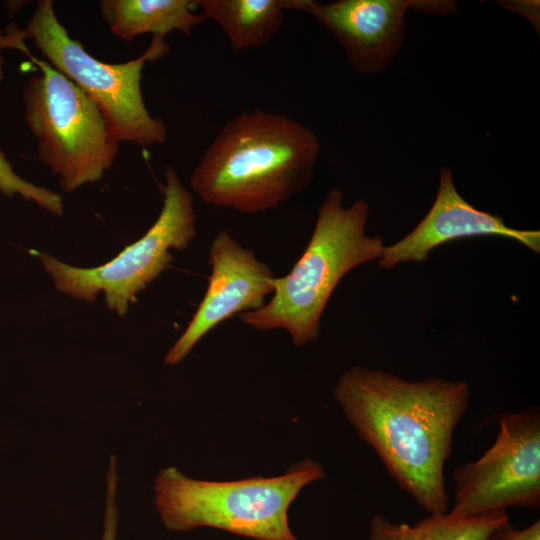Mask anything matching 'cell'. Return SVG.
I'll use <instances>...</instances> for the list:
<instances>
[{
	"mask_svg": "<svg viewBox=\"0 0 540 540\" xmlns=\"http://www.w3.org/2000/svg\"><path fill=\"white\" fill-rule=\"evenodd\" d=\"M333 396L399 488L429 514L447 512L444 466L469 406L468 384L438 377L410 381L353 366Z\"/></svg>",
	"mask_w": 540,
	"mask_h": 540,
	"instance_id": "cell-1",
	"label": "cell"
},
{
	"mask_svg": "<svg viewBox=\"0 0 540 540\" xmlns=\"http://www.w3.org/2000/svg\"><path fill=\"white\" fill-rule=\"evenodd\" d=\"M321 146L307 126L260 108L220 128L190 185L206 204L255 214L276 209L312 182Z\"/></svg>",
	"mask_w": 540,
	"mask_h": 540,
	"instance_id": "cell-2",
	"label": "cell"
},
{
	"mask_svg": "<svg viewBox=\"0 0 540 540\" xmlns=\"http://www.w3.org/2000/svg\"><path fill=\"white\" fill-rule=\"evenodd\" d=\"M344 193L330 189L320 204L310 240L292 269L276 277L271 299L241 322L256 330L283 329L295 346L314 342L324 309L339 281L355 267L380 259V236H368L369 206L364 199L343 205Z\"/></svg>",
	"mask_w": 540,
	"mask_h": 540,
	"instance_id": "cell-3",
	"label": "cell"
},
{
	"mask_svg": "<svg viewBox=\"0 0 540 540\" xmlns=\"http://www.w3.org/2000/svg\"><path fill=\"white\" fill-rule=\"evenodd\" d=\"M324 476L312 459L279 476L234 481L192 479L168 467L154 479V502L170 531L211 527L256 540H298L289 525V507L306 485Z\"/></svg>",
	"mask_w": 540,
	"mask_h": 540,
	"instance_id": "cell-4",
	"label": "cell"
},
{
	"mask_svg": "<svg viewBox=\"0 0 540 540\" xmlns=\"http://www.w3.org/2000/svg\"><path fill=\"white\" fill-rule=\"evenodd\" d=\"M4 36L19 41L33 40L46 62L97 105L114 142L126 141L146 147L166 141V124L149 113L141 90L145 63L168 53L164 37L154 36L148 49L136 59L120 64L104 63L70 37L58 20L51 0L38 1L24 30L10 26Z\"/></svg>",
	"mask_w": 540,
	"mask_h": 540,
	"instance_id": "cell-5",
	"label": "cell"
},
{
	"mask_svg": "<svg viewBox=\"0 0 540 540\" xmlns=\"http://www.w3.org/2000/svg\"><path fill=\"white\" fill-rule=\"evenodd\" d=\"M11 48L25 52L38 65L23 91L25 119L37 139L38 157L72 192L100 180L109 171L119 144L108 133L97 105L48 62L28 53L23 42Z\"/></svg>",
	"mask_w": 540,
	"mask_h": 540,
	"instance_id": "cell-6",
	"label": "cell"
},
{
	"mask_svg": "<svg viewBox=\"0 0 540 540\" xmlns=\"http://www.w3.org/2000/svg\"><path fill=\"white\" fill-rule=\"evenodd\" d=\"M162 192L163 206L155 223L111 261L79 268L50 254H39L56 288L86 302L95 301L104 292L107 307L124 316L137 294L169 267L173 259L169 250H184L196 236L193 195L170 166L165 170Z\"/></svg>",
	"mask_w": 540,
	"mask_h": 540,
	"instance_id": "cell-7",
	"label": "cell"
},
{
	"mask_svg": "<svg viewBox=\"0 0 540 540\" xmlns=\"http://www.w3.org/2000/svg\"><path fill=\"white\" fill-rule=\"evenodd\" d=\"M452 480L450 512L458 516H478L509 507H539V408L502 414L494 443L477 460L454 469Z\"/></svg>",
	"mask_w": 540,
	"mask_h": 540,
	"instance_id": "cell-8",
	"label": "cell"
},
{
	"mask_svg": "<svg viewBox=\"0 0 540 540\" xmlns=\"http://www.w3.org/2000/svg\"><path fill=\"white\" fill-rule=\"evenodd\" d=\"M429 14L456 13L450 0H292L291 10L311 15L343 47L350 64L363 74L384 70L402 46L408 9Z\"/></svg>",
	"mask_w": 540,
	"mask_h": 540,
	"instance_id": "cell-9",
	"label": "cell"
},
{
	"mask_svg": "<svg viewBox=\"0 0 540 540\" xmlns=\"http://www.w3.org/2000/svg\"><path fill=\"white\" fill-rule=\"evenodd\" d=\"M208 262V286L192 319L165 356L175 365L221 322L238 313L261 308L272 294L276 276L255 253L243 247L228 231L221 230L212 240Z\"/></svg>",
	"mask_w": 540,
	"mask_h": 540,
	"instance_id": "cell-10",
	"label": "cell"
},
{
	"mask_svg": "<svg viewBox=\"0 0 540 540\" xmlns=\"http://www.w3.org/2000/svg\"><path fill=\"white\" fill-rule=\"evenodd\" d=\"M477 236H500L540 252V232L511 228L495 214L477 209L457 191L449 168L440 169L435 201L416 227L393 245L384 246L379 268L406 262H424L430 252L446 242Z\"/></svg>",
	"mask_w": 540,
	"mask_h": 540,
	"instance_id": "cell-11",
	"label": "cell"
},
{
	"mask_svg": "<svg viewBox=\"0 0 540 540\" xmlns=\"http://www.w3.org/2000/svg\"><path fill=\"white\" fill-rule=\"evenodd\" d=\"M195 6L191 0H102L99 4L111 32L125 41L145 33L165 37L180 31L189 36L205 21L195 13Z\"/></svg>",
	"mask_w": 540,
	"mask_h": 540,
	"instance_id": "cell-12",
	"label": "cell"
},
{
	"mask_svg": "<svg viewBox=\"0 0 540 540\" xmlns=\"http://www.w3.org/2000/svg\"><path fill=\"white\" fill-rule=\"evenodd\" d=\"M205 20L216 22L234 51L267 44L281 29L291 0H195Z\"/></svg>",
	"mask_w": 540,
	"mask_h": 540,
	"instance_id": "cell-13",
	"label": "cell"
},
{
	"mask_svg": "<svg viewBox=\"0 0 540 540\" xmlns=\"http://www.w3.org/2000/svg\"><path fill=\"white\" fill-rule=\"evenodd\" d=\"M509 520L506 511L466 517L429 514L414 525L393 523L375 514L369 525L368 540H488L490 534Z\"/></svg>",
	"mask_w": 540,
	"mask_h": 540,
	"instance_id": "cell-14",
	"label": "cell"
},
{
	"mask_svg": "<svg viewBox=\"0 0 540 540\" xmlns=\"http://www.w3.org/2000/svg\"><path fill=\"white\" fill-rule=\"evenodd\" d=\"M0 191L7 197H13L15 194H18L57 216L63 213L61 196L54 191L37 186L20 177L13 170L2 151H0Z\"/></svg>",
	"mask_w": 540,
	"mask_h": 540,
	"instance_id": "cell-15",
	"label": "cell"
},
{
	"mask_svg": "<svg viewBox=\"0 0 540 540\" xmlns=\"http://www.w3.org/2000/svg\"><path fill=\"white\" fill-rule=\"evenodd\" d=\"M107 477V495H106V510L104 518V532L102 540H116L118 512L115 502V494L117 487V470L116 457H110V466L106 473Z\"/></svg>",
	"mask_w": 540,
	"mask_h": 540,
	"instance_id": "cell-16",
	"label": "cell"
},
{
	"mask_svg": "<svg viewBox=\"0 0 540 540\" xmlns=\"http://www.w3.org/2000/svg\"><path fill=\"white\" fill-rule=\"evenodd\" d=\"M488 540H540V521L537 520L523 529H515L508 521L498 526Z\"/></svg>",
	"mask_w": 540,
	"mask_h": 540,
	"instance_id": "cell-17",
	"label": "cell"
},
{
	"mask_svg": "<svg viewBox=\"0 0 540 540\" xmlns=\"http://www.w3.org/2000/svg\"><path fill=\"white\" fill-rule=\"evenodd\" d=\"M3 36V32L2 30L0 29V38ZM3 65H4V57L1 53V47H0V85L3 81V78H4V71H3Z\"/></svg>",
	"mask_w": 540,
	"mask_h": 540,
	"instance_id": "cell-18",
	"label": "cell"
}]
</instances>
